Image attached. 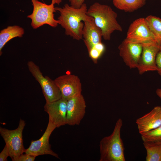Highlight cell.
I'll return each mask as SVG.
<instances>
[{"label": "cell", "instance_id": "e0dca14e", "mask_svg": "<svg viewBox=\"0 0 161 161\" xmlns=\"http://www.w3.org/2000/svg\"><path fill=\"white\" fill-rule=\"evenodd\" d=\"M143 143L146 151V161H161V141Z\"/></svg>", "mask_w": 161, "mask_h": 161}, {"label": "cell", "instance_id": "5b68a950", "mask_svg": "<svg viewBox=\"0 0 161 161\" xmlns=\"http://www.w3.org/2000/svg\"><path fill=\"white\" fill-rule=\"evenodd\" d=\"M25 121L21 119L19 121L18 127L13 130L0 127V134L3 138L12 161H16L21 154L25 152L24 146L23 131L25 126Z\"/></svg>", "mask_w": 161, "mask_h": 161}, {"label": "cell", "instance_id": "7a4b0ae2", "mask_svg": "<svg viewBox=\"0 0 161 161\" xmlns=\"http://www.w3.org/2000/svg\"><path fill=\"white\" fill-rule=\"evenodd\" d=\"M87 14L93 18L106 40H110L111 35L114 31H122V27L117 20V13L109 5L95 2L88 9Z\"/></svg>", "mask_w": 161, "mask_h": 161}, {"label": "cell", "instance_id": "8fae6325", "mask_svg": "<svg viewBox=\"0 0 161 161\" xmlns=\"http://www.w3.org/2000/svg\"><path fill=\"white\" fill-rule=\"evenodd\" d=\"M142 45V53L137 68L139 73L142 75L148 71H157L156 58L160 46L157 43Z\"/></svg>", "mask_w": 161, "mask_h": 161}, {"label": "cell", "instance_id": "8992f818", "mask_svg": "<svg viewBox=\"0 0 161 161\" xmlns=\"http://www.w3.org/2000/svg\"><path fill=\"white\" fill-rule=\"evenodd\" d=\"M27 65L29 71L40 84L46 102H52L62 98L60 90L54 80L44 76L39 67L33 62L29 61Z\"/></svg>", "mask_w": 161, "mask_h": 161}, {"label": "cell", "instance_id": "6da1fadb", "mask_svg": "<svg viewBox=\"0 0 161 161\" xmlns=\"http://www.w3.org/2000/svg\"><path fill=\"white\" fill-rule=\"evenodd\" d=\"M55 8L59 13L58 18L59 24L64 29L65 34L77 40L81 39L84 26L82 21L92 18L87 14L88 9L86 4L84 3L80 7L76 8L66 4L62 7Z\"/></svg>", "mask_w": 161, "mask_h": 161}, {"label": "cell", "instance_id": "cb8c5ba5", "mask_svg": "<svg viewBox=\"0 0 161 161\" xmlns=\"http://www.w3.org/2000/svg\"><path fill=\"white\" fill-rule=\"evenodd\" d=\"M10 157L8 149L5 145L3 150L0 153V161H7V157Z\"/></svg>", "mask_w": 161, "mask_h": 161}, {"label": "cell", "instance_id": "5bb4252c", "mask_svg": "<svg viewBox=\"0 0 161 161\" xmlns=\"http://www.w3.org/2000/svg\"><path fill=\"white\" fill-rule=\"evenodd\" d=\"M139 133L142 135L161 125V106L154 107L151 111L136 121Z\"/></svg>", "mask_w": 161, "mask_h": 161}, {"label": "cell", "instance_id": "d6986e66", "mask_svg": "<svg viewBox=\"0 0 161 161\" xmlns=\"http://www.w3.org/2000/svg\"><path fill=\"white\" fill-rule=\"evenodd\" d=\"M152 32L156 37L158 44L161 46V19L159 17L149 15L145 18Z\"/></svg>", "mask_w": 161, "mask_h": 161}, {"label": "cell", "instance_id": "4fadbf2b", "mask_svg": "<svg viewBox=\"0 0 161 161\" xmlns=\"http://www.w3.org/2000/svg\"><path fill=\"white\" fill-rule=\"evenodd\" d=\"M67 102V100L61 98L53 102H46L44 106L49 120L57 128L66 125Z\"/></svg>", "mask_w": 161, "mask_h": 161}, {"label": "cell", "instance_id": "ffe728a7", "mask_svg": "<svg viewBox=\"0 0 161 161\" xmlns=\"http://www.w3.org/2000/svg\"><path fill=\"white\" fill-rule=\"evenodd\" d=\"M141 137L144 142L161 141V125L156 129L141 135Z\"/></svg>", "mask_w": 161, "mask_h": 161}, {"label": "cell", "instance_id": "d4e9b609", "mask_svg": "<svg viewBox=\"0 0 161 161\" xmlns=\"http://www.w3.org/2000/svg\"><path fill=\"white\" fill-rule=\"evenodd\" d=\"M85 0H69L70 5L76 8H79L84 3Z\"/></svg>", "mask_w": 161, "mask_h": 161}, {"label": "cell", "instance_id": "ba28073f", "mask_svg": "<svg viewBox=\"0 0 161 161\" xmlns=\"http://www.w3.org/2000/svg\"><path fill=\"white\" fill-rule=\"evenodd\" d=\"M56 128L55 125L49 120L47 128L42 136L38 140H32L29 147L26 149L25 153L36 157L48 154L59 158L58 155L51 149L49 142L51 134Z\"/></svg>", "mask_w": 161, "mask_h": 161}, {"label": "cell", "instance_id": "484cf974", "mask_svg": "<svg viewBox=\"0 0 161 161\" xmlns=\"http://www.w3.org/2000/svg\"><path fill=\"white\" fill-rule=\"evenodd\" d=\"M157 95L161 99V89H157L156 91Z\"/></svg>", "mask_w": 161, "mask_h": 161}, {"label": "cell", "instance_id": "52a82bcc", "mask_svg": "<svg viewBox=\"0 0 161 161\" xmlns=\"http://www.w3.org/2000/svg\"><path fill=\"white\" fill-rule=\"evenodd\" d=\"M125 39L131 42L142 44L151 43L158 44L157 39L151 30L145 18L137 19L131 24Z\"/></svg>", "mask_w": 161, "mask_h": 161}, {"label": "cell", "instance_id": "30bf717a", "mask_svg": "<svg viewBox=\"0 0 161 161\" xmlns=\"http://www.w3.org/2000/svg\"><path fill=\"white\" fill-rule=\"evenodd\" d=\"M86 107L85 100L81 94L68 100L66 125H79L85 115Z\"/></svg>", "mask_w": 161, "mask_h": 161}, {"label": "cell", "instance_id": "4316f807", "mask_svg": "<svg viewBox=\"0 0 161 161\" xmlns=\"http://www.w3.org/2000/svg\"><path fill=\"white\" fill-rule=\"evenodd\" d=\"M62 0H52V3L55 4H59L61 2Z\"/></svg>", "mask_w": 161, "mask_h": 161}, {"label": "cell", "instance_id": "277c9868", "mask_svg": "<svg viewBox=\"0 0 161 161\" xmlns=\"http://www.w3.org/2000/svg\"><path fill=\"white\" fill-rule=\"evenodd\" d=\"M33 6L32 13L27 17L31 20V26L36 29L44 24H47L55 28L59 24L58 20L54 18V13L56 10L54 4L52 3L47 4L38 0H31Z\"/></svg>", "mask_w": 161, "mask_h": 161}, {"label": "cell", "instance_id": "3957f363", "mask_svg": "<svg viewBox=\"0 0 161 161\" xmlns=\"http://www.w3.org/2000/svg\"><path fill=\"white\" fill-rule=\"evenodd\" d=\"M123 122L121 119L117 121L112 133L101 139L99 146V161H125L124 147L120 136Z\"/></svg>", "mask_w": 161, "mask_h": 161}, {"label": "cell", "instance_id": "44dd1931", "mask_svg": "<svg viewBox=\"0 0 161 161\" xmlns=\"http://www.w3.org/2000/svg\"><path fill=\"white\" fill-rule=\"evenodd\" d=\"M104 50L105 47L102 42L97 44L88 51L89 56L95 63H96Z\"/></svg>", "mask_w": 161, "mask_h": 161}, {"label": "cell", "instance_id": "7402d4cb", "mask_svg": "<svg viewBox=\"0 0 161 161\" xmlns=\"http://www.w3.org/2000/svg\"><path fill=\"white\" fill-rule=\"evenodd\" d=\"M156 64L157 68V71L161 76V46L157 53L156 58Z\"/></svg>", "mask_w": 161, "mask_h": 161}, {"label": "cell", "instance_id": "2e32d148", "mask_svg": "<svg viewBox=\"0 0 161 161\" xmlns=\"http://www.w3.org/2000/svg\"><path fill=\"white\" fill-rule=\"evenodd\" d=\"M24 33V29L18 25L9 26L0 32V54L1 50L6 44L13 38L22 37Z\"/></svg>", "mask_w": 161, "mask_h": 161}, {"label": "cell", "instance_id": "9c48e42d", "mask_svg": "<svg viewBox=\"0 0 161 161\" xmlns=\"http://www.w3.org/2000/svg\"><path fill=\"white\" fill-rule=\"evenodd\" d=\"M54 80L60 90L62 98L66 100L81 94V83L77 76L64 75L58 77Z\"/></svg>", "mask_w": 161, "mask_h": 161}, {"label": "cell", "instance_id": "ac0fdd59", "mask_svg": "<svg viewBox=\"0 0 161 161\" xmlns=\"http://www.w3.org/2000/svg\"><path fill=\"white\" fill-rule=\"evenodd\" d=\"M117 9L126 12H132L143 6L145 0H113Z\"/></svg>", "mask_w": 161, "mask_h": 161}, {"label": "cell", "instance_id": "7c38bea8", "mask_svg": "<svg viewBox=\"0 0 161 161\" xmlns=\"http://www.w3.org/2000/svg\"><path fill=\"white\" fill-rule=\"evenodd\" d=\"M119 55L130 69L137 68L142 53L141 44L123 40L118 47Z\"/></svg>", "mask_w": 161, "mask_h": 161}, {"label": "cell", "instance_id": "603a6c76", "mask_svg": "<svg viewBox=\"0 0 161 161\" xmlns=\"http://www.w3.org/2000/svg\"><path fill=\"white\" fill-rule=\"evenodd\" d=\"M36 157L26 154H21L16 161H34Z\"/></svg>", "mask_w": 161, "mask_h": 161}, {"label": "cell", "instance_id": "f1b7e54d", "mask_svg": "<svg viewBox=\"0 0 161 161\" xmlns=\"http://www.w3.org/2000/svg\"></svg>", "mask_w": 161, "mask_h": 161}, {"label": "cell", "instance_id": "9a60e30c", "mask_svg": "<svg viewBox=\"0 0 161 161\" xmlns=\"http://www.w3.org/2000/svg\"><path fill=\"white\" fill-rule=\"evenodd\" d=\"M82 38L88 51L95 45L102 42L101 29L95 24L93 18L83 21Z\"/></svg>", "mask_w": 161, "mask_h": 161}, {"label": "cell", "instance_id": "83f0119b", "mask_svg": "<svg viewBox=\"0 0 161 161\" xmlns=\"http://www.w3.org/2000/svg\"></svg>", "mask_w": 161, "mask_h": 161}]
</instances>
